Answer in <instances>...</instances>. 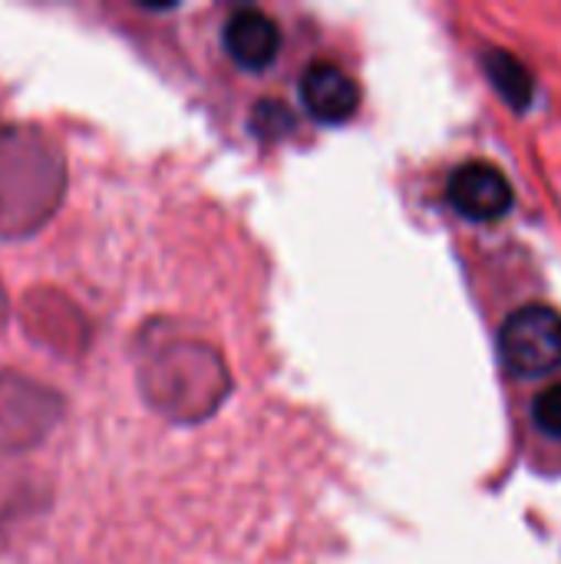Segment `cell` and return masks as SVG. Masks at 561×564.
I'll return each mask as SVG.
<instances>
[{
    "label": "cell",
    "instance_id": "1",
    "mask_svg": "<svg viewBox=\"0 0 561 564\" xmlns=\"http://www.w3.org/2000/svg\"><path fill=\"white\" fill-rule=\"evenodd\" d=\"M63 149L30 122L0 126V241L36 235L63 205Z\"/></svg>",
    "mask_w": 561,
    "mask_h": 564
},
{
    "label": "cell",
    "instance_id": "2",
    "mask_svg": "<svg viewBox=\"0 0 561 564\" xmlns=\"http://www.w3.org/2000/svg\"><path fill=\"white\" fill-rule=\"evenodd\" d=\"M145 403L169 423H205L231 393V370L218 347L205 340H169L145 354L139 367Z\"/></svg>",
    "mask_w": 561,
    "mask_h": 564
},
{
    "label": "cell",
    "instance_id": "3",
    "mask_svg": "<svg viewBox=\"0 0 561 564\" xmlns=\"http://www.w3.org/2000/svg\"><path fill=\"white\" fill-rule=\"evenodd\" d=\"M60 420L63 400L56 390L23 373H0V456L36 449Z\"/></svg>",
    "mask_w": 561,
    "mask_h": 564
},
{
    "label": "cell",
    "instance_id": "4",
    "mask_svg": "<svg viewBox=\"0 0 561 564\" xmlns=\"http://www.w3.org/2000/svg\"><path fill=\"white\" fill-rule=\"evenodd\" d=\"M499 357L513 377H546L561 367V314L546 304L519 307L499 330Z\"/></svg>",
    "mask_w": 561,
    "mask_h": 564
},
{
    "label": "cell",
    "instance_id": "5",
    "mask_svg": "<svg viewBox=\"0 0 561 564\" xmlns=\"http://www.w3.org/2000/svg\"><path fill=\"white\" fill-rule=\"evenodd\" d=\"M446 195L453 202V208L470 218V221H496L503 218L516 195L509 178L503 175V169L489 165V162H466L450 175Z\"/></svg>",
    "mask_w": 561,
    "mask_h": 564
},
{
    "label": "cell",
    "instance_id": "6",
    "mask_svg": "<svg viewBox=\"0 0 561 564\" xmlns=\"http://www.w3.org/2000/svg\"><path fill=\"white\" fill-rule=\"evenodd\" d=\"M298 93H301V106L308 109V116H314L317 122H327V126H341V122L354 119L360 109L357 79L331 59H314L301 73Z\"/></svg>",
    "mask_w": 561,
    "mask_h": 564
},
{
    "label": "cell",
    "instance_id": "7",
    "mask_svg": "<svg viewBox=\"0 0 561 564\" xmlns=\"http://www.w3.org/2000/svg\"><path fill=\"white\" fill-rule=\"evenodd\" d=\"M222 43L228 50V56L251 73L268 69L278 53H281V26L274 23V17H268L258 7H241L228 17Z\"/></svg>",
    "mask_w": 561,
    "mask_h": 564
},
{
    "label": "cell",
    "instance_id": "8",
    "mask_svg": "<svg viewBox=\"0 0 561 564\" xmlns=\"http://www.w3.org/2000/svg\"><path fill=\"white\" fill-rule=\"evenodd\" d=\"M483 66H486V76L489 83L496 86V93L513 106V109H526L532 102V93H536V83H532V73L526 69L522 59H516L513 53L506 50H489L483 56Z\"/></svg>",
    "mask_w": 561,
    "mask_h": 564
},
{
    "label": "cell",
    "instance_id": "9",
    "mask_svg": "<svg viewBox=\"0 0 561 564\" xmlns=\"http://www.w3.org/2000/svg\"><path fill=\"white\" fill-rule=\"evenodd\" d=\"M532 416L539 423L542 433H549L552 440H561V383L542 390L532 403Z\"/></svg>",
    "mask_w": 561,
    "mask_h": 564
},
{
    "label": "cell",
    "instance_id": "10",
    "mask_svg": "<svg viewBox=\"0 0 561 564\" xmlns=\"http://www.w3.org/2000/svg\"><path fill=\"white\" fill-rule=\"evenodd\" d=\"M7 321H10V301H7V291H3V284H0V334H3V327H7Z\"/></svg>",
    "mask_w": 561,
    "mask_h": 564
}]
</instances>
